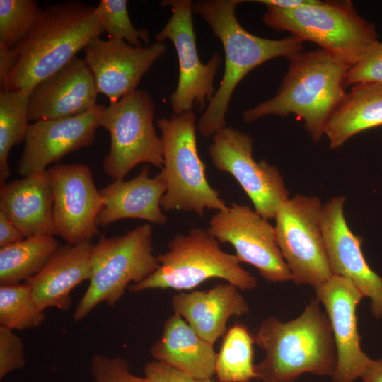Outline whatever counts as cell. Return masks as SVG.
<instances>
[{"label":"cell","instance_id":"obj_1","mask_svg":"<svg viewBox=\"0 0 382 382\" xmlns=\"http://www.w3.org/2000/svg\"><path fill=\"white\" fill-rule=\"evenodd\" d=\"M103 33L96 6L78 1L47 6L30 33L11 49L13 65L1 91L30 94Z\"/></svg>","mask_w":382,"mask_h":382},{"label":"cell","instance_id":"obj_2","mask_svg":"<svg viewBox=\"0 0 382 382\" xmlns=\"http://www.w3.org/2000/svg\"><path fill=\"white\" fill-rule=\"evenodd\" d=\"M245 1L202 0L193 2V12L208 24L224 51V71L218 89L197 124L199 133L211 137L225 127L226 115L234 90L253 69L272 59L289 60L301 52L303 41L289 35L271 40L256 36L238 22L236 7Z\"/></svg>","mask_w":382,"mask_h":382},{"label":"cell","instance_id":"obj_3","mask_svg":"<svg viewBox=\"0 0 382 382\" xmlns=\"http://www.w3.org/2000/svg\"><path fill=\"white\" fill-rule=\"evenodd\" d=\"M253 336L265 352L255 365L256 378L263 382H294L306 373L332 377L335 370L337 351L331 325L316 298L292 320L267 317Z\"/></svg>","mask_w":382,"mask_h":382},{"label":"cell","instance_id":"obj_4","mask_svg":"<svg viewBox=\"0 0 382 382\" xmlns=\"http://www.w3.org/2000/svg\"><path fill=\"white\" fill-rule=\"evenodd\" d=\"M289 62L276 95L245 110L243 119L249 123L267 115L294 114L317 142L347 94L345 79L351 66L321 49L301 52Z\"/></svg>","mask_w":382,"mask_h":382},{"label":"cell","instance_id":"obj_5","mask_svg":"<svg viewBox=\"0 0 382 382\" xmlns=\"http://www.w3.org/2000/svg\"><path fill=\"white\" fill-rule=\"evenodd\" d=\"M157 260L155 272L142 282L131 284L129 291L168 289L183 291L214 278L242 291L252 290L257 285V279L240 265L235 255L221 248L208 228H192L187 233L176 234Z\"/></svg>","mask_w":382,"mask_h":382},{"label":"cell","instance_id":"obj_6","mask_svg":"<svg viewBox=\"0 0 382 382\" xmlns=\"http://www.w3.org/2000/svg\"><path fill=\"white\" fill-rule=\"evenodd\" d=\"M266 8L262 21L267 26L311 41L351 66L378 42L374 25L357 13L350 1L316 0L296 9Z\"/></svg>","mask_w":382,"mask_h":382},{"label":"cell","instance_id":"obj_7","mask_svg":"<svg viewBox=\"0 0 382 382\" xmlns=\"http://www.w3.org/2000/svg\"><path fill=\"white\" fill-rule=\"evenodd\" d=\"M161 132L163 164L158 173L166 185L161 201L163 211L192 212L204 216L206 209L228 206L209 183L197 149L196 116L191 110L156 120Z\"/></svg>","mask_w":382,"mask_h":382},{"label":"cell","instance_id":"obj_8","mask_svg":"<svg viewBox=\"0 0 382 382\" xmlns=\"http://www.w3.org/2000/svg\"><path fill=\"white\" fill-rule=\"evenodd\" d=\"M152 236V226L146 224L123 235L100 236L92 250L89 285L73 314L76 322L101 303L115 306L131 284L155 272L158 262L154 255Z\"/></svg>","mask_w":382,"mask_h":382},{"label":"cell","instance_id":"obj_9","mask_svg":"<svg viewBox=\"0 0 382 382\" xmlns=\"http://www.w3.org/2000/svg\"><path fill=\"white\" fill-rule=\"evenodd\" d=\"M154 110L153 98L140 89L102 109L100 127L110 136L103 168L114 180L124 179L140 163L163 167V146L154 126Z\"/></svg>","mask_w":382,"mask_h":382},{"label":"cell","instance_id":"obj_10","mask_svg":"<svg viewBox=\"0 0 382 382\" xmlns=\"http://www.w3.org/2000/svg\"><path fill=\"white\" fill-rule=\"evenodd\" d=\"M323 206L316 197L297 195L284 201L274 216L277 243L292 281L313 288L332 276L321 228Z\"/></svg>","mask_w":382,"mask_h":382},{"label":"cell","instance_id":"obj_11","mask_svg":"<svg viewBox=\"0 0 382 382\" xmlns=\"http://www.w3.org/2000/svg\"><path fill=\"white\" fill-rule=\"evenodd\" d=\"M253 139L243 131L226 126L212 136L208 154L214 167L231 174L265 219H274L289 191L276 166L253 156Z\"/></svg>","mask_w":382,"mask_h":382},{"label":"cell","instance_id":"obj_12","mask_svg":"<svg viewBox=\"0 0 382 382\" xmlns=\"http://www.w3.org/2000/svg\"><path fill=\"white\" fill-rule=\"evenodd\" d=\"M161 5L170 7L172 15L155 38L156 42H172L179 65L178 84L170 96L173 112L180 115L191 111L194 105H198L201 111L216 93L214 81L221 64V55L216 52L207 63L201 62L194 30L192 1L166 0Z\"/></svg>","mask_w":382,"mask_h":382},{"label":"cell","instance_id":"obj_13","mask_svg":"<svg viewBox=\"0 0 382 382\" xmlns=\"http://www.w3.org/2000/svg\"><path fill=\"white\" fill-rule=\"evenodd\" d=\"M208 230L219 243H229L240 262L255 267L270 282L292 281V274L277 243L274 228L248 205L236 202L217 211Z\"/></svg>","mask_w":382,"mask_h":382},{"label":"cell","instance_id":"obj_14","mask_svg":"<svg viewBox=\"0 0 382 382\" xmlns=\"http://www.w3.org/2000/svg\"><path fill=\"white\" fill-rule=\"evenodd\" d=\"M57 235L76 244L99 233L96 219L103 202L92 172L84 163L58 164L48 169Z\"/></svg>","mask_w":382,"mask_h":382},{"label":"cell","instance_id":"obj_15","mask_svg":"<svg viewBox=\"0 0 382 382\" xmlns=\"http://www.w3.org/2000/svg\"><path fill=\"white\" fill-rule=\"evenodd\" d=\"M83 50L98 93L113 103L137 90L142 76L165 54L167 46L163 42H156L138 47L122 40H103L99 36Z\"/></svg>","mask_w":382,"mask_h":382},{"label":"cell","instance_id":"obj_16","mask_svg":"<svg viewBox=\"0 0 382 382\" xmlns=\"http://www.w3.org/2000/svg\"><path fill=\"white\" fill-rule=\"evenodd\" d=\"M329 318L337 351L334 382H354L366 374L371 361L362 350L357 308L364 296L349 280L332 275L314 288Z\"/></svg>","mask_w":382,"mask_h":382},{"label":"cell","instance_id":"obj_17","mask_svg":"<svg viewBox=\"0 0 382 382\" xmlns=\"http://www.w3.org/2000/svg\"><path fill=\"white\" fill-rule=\"evenodd\" d=\"M344 196H335L323 206L321 228L332 275L349 280L371 300L376 318H382V279L364 256L362 238L349 227L344 214Z\"/></svg>","mask_w":382,"mask_h":382},{"label":"cell","instance_id":"obj_18","mask_svg":"<svg viewBox=\"0 0 382 382\" xmlns=\"http://www.w3.org/2000/svg\"><path fill=\"white\" fill-rule=\"evenodd\" d=\"M103 107L98 104L76 116L31 123L18 163V173L25 177L45 171L66 154L92 145L100 127L99 116Z\"/></svg>","mask_w":382,"mask_h":382},{"label":"cell","instance_id":"obj_19","mask_svg":"<svg viewBox=\"0 0 382 382\" xmlns=\"http://www.w3.org/2000/svg\"><path fill=\"white\" fill-rule=\"evenodd\" d=\"M98 94L84 59L74 57L29 94V121L71 117L93 109Z\"/></svg>","mask_w":382,"mask_h":382},{"label":"cell","instance_id":"obj_20","mask_svg":"<svg viewBox=\"0 0 382 382\" xmlns=\"http://www.w3.org/2000/svg\"><path fill=\"white\" fill-rule=\"evenodd\" d=\"M93 247L91 241L59 245L43 269L25 282L42 310L69 309L71 291L91 278Z\"/></svg>","mask_w":382,"mask_h":382},{"label":"cell","instance_id":"obj_21","mask_svg":"<svg viewBox=\"0 0 382 382\" xmlns=\"http://www.w3.org/2000/svg\"><path fill=\"white\" fill-rule=\"evenodd\" d=\"M171 306L173 313L212 345L226 333L230 318L249 311L248 303L239 289L228 282L205 291H180L173 296Z\"/></svg>","mask_w":382,"mask_h":382},{"label":"cell","instance_id":"obj_22","mask_svg":"<svg viewBox=\"0 0 382 382\" xmlns=\"http://www.w3.org/2000/svg\"><path fill=\"white\" fill-rule=\"evenodd\" d=\"M166 190V185L159 174L149 176V166L130 180H114L99 190L103 204L96 219L97 226L103 227L127 219L166 224L168 217L161 206Z\"/></svg>","mask_w":382,"mask_h":382},{"label":"cell","instance_id":"obj_23","mask_svg":"<svg viewBox=\"0 0 382 382\" xmlns=\"http://www.w3.org/2000/svg\"><path fill=\"white\" fill-rule=\"evenodd\" d=\"M0 212L25 238L40 234L57 235L48 170L1 185Z\"/></svg>","mask_w":382,"mask_h":382},{"label":"cell","instance_id":"obj_24","mask_svg":"<svg viewBox=\"0 0 382 382\" xmlns=\"http://www.w3.org/2000/svg\"><path fill=\"white\" fill-rule=\"evenodd\" d=\"M150 353L154 360L197 378H211L215 374L217 353L214 345L175 313L166 320Z\"/></svg>","mask_w":382,"mask_h":382},{"label":"cell","instance_id":"obj_25","mask_svg":"<svg viewBox=\"0 0 382 382\" xmlns=\"http://www.w3.org/2000/svg\"><path fill=\"white\" fill-rule=\"evenodd\" d=\"M382 125V85L355 84L328 119L325 135L332 149L354 135Z\"/></svg>","mask_w":382,"mask_h":382},{"label":"cell","instance_id":"obj_26","mask_svg":"<svg viewBox=\"0 0 382 382\" xmlns=\"http://www.w3.org/2000/svg\"><path fill=\"white\" fill-rule=\"evenodd\" d=\"M59 246L53 235L40 234L0 248V284L27 282L43 269Z\"/></svg>","mask_w":382,"mask_h":382},{"label":"cell","instance_id":"obj_27","mask_svg":"<svg viewBox=\"0 0 382 382\" xmlns=\"http://www.w3.org/2000/svg\"><path fill=\"white\" fill-rule=\"evenodd\" d=\"M254 344V336L244 325L235 324L226 332L215 364L219 382H250L256 378Z\"/></svg>","mask_w":382,"mask_h":382},{"label":"cell","instance_id":"obj_28","mask_svg":"<svg viewBox=\"0 0 382 382\" xmlns=\"http://www.w3.org/2000/svg\"><path fill=\"white\" fill-rule=\"evenodd\" d=\"M29 94L24 91L0 92V184L10 176L11 149L25 141L29 127Z\"/></svg>","mask_w":382,"mask_h":382},{"label":"cell","instance_id":"obj_29","mask_svg":"<svg viewBox=\"0 0 382 382\" xmlns=\"http://www.w3.org/2000/svg\"><path fill=\"white\" fill-rule=\"evenodd\" d=\"M45 319L44 311L26 282L0 286V326L13 330L33 329Z\"/></svg>","mask_w":382,"mask_h":382},{"label":"cell","instance_id":"obj_30","mask_svg":"<svg viewBox=\"0 0 382 382\" xmlns=\"http://www.w3.org/2000/svg\"><path fill=\"white\" fill-rule=\"evenodd\" d=\"M42 11L34 0H0V45L15 47L33 29Z\"/></svg>","mask_w":382,"mask_h":382},{"label":"cell","instance_id":"obj_31","mask_svg":"<svg viewBox=\"0 0 382 382\" xmlns=\"http://www.w3.org/2000/svg\"><path fill=\"white\" fill-rule=\"evenodd\" d=\"M96 11L105 33L109 37L125 40L134 47L149 43V34L145 29L136 28L131 22L126 0H101Z\"/></svg>","mask_w":382,"mask_h":382},{"label":"cell","instance_id":"obj_32","mask_svg":"<svg viewBox=\"0 0 382 382\" xmlns=\"http://www.w3.org/2000/svg\"><path fill=\"white\" fill-rule=\"evenodd\" d=\"M91 369L94 382H146L144 377L132 374L129 363L120 357L95 354Z\"/></svg>","mask_w":382,"mask_h":382},{"label":"cell","instance_id":"obj_33","mask_svg":"<svg viewBox=\"0 0 382 382\" xmlns=\"http://www.w3.org/2000/svg\"><path fill=\"white\" fill-rule=\"evenodd\" d=\"M346 85L375 83L382 85V42L374 44L348 70Z\"/></svg>","mask_w":382,"mask_h":382},{"label":"cell","instance_id":"obj_34","mask_svg":"<svg viewBox=\"0 0 382 382\" xmlns=\"http://www.w3.org/2000/svg\"><path fill=\"white\" fill-rule=\"evenodd\" d=\"M25 364L21 338L13 330L0 326V379Z\"/></svg>","mask_w":382,"mask_h":382},{"label":"cell","instance_id":"obj_35","mask_svg":"<svg viewBox=\"0 0 382 382\" xmlns=\"http://www.w3.org/2000/svg\"><path fill=\"white\" fill-rule=\"evenodd\" d=\"M146 382H216L211 378H197L156 360L144 369Z\"/></svg>","mask_w":382,"mask_h":382},{"label":"cell","instance_id":"obj_36","mask_svg":"<svg viewBox=\"0 0 382 382\" xmlns=\"http://www.w3.org/2000/svg\"><path fill=\"white\" fill-rule=\"evenodd\" d=\"M24 238L6 216L0 212V248L21 241Z\"/></svg>","mask_w":382,"mask_h":382},{"label":"cell","instance_id":"obj_37","mask_svg":"<svg viewBox=\"0 0 382 382\" xmlns=\"http://www.w3.org/2000/svg\"><path fill=\"white\" fill-rule=\"evenodd\" d=\"M13 65L11 49L0 45V86L4 88L7 77Z\"/></svg>","mask_w":382,"mask_h":382},{"label":"cell","instance_id":"obj_38","mask_svg":"<svg viewBox=\"0 0 382 382\" xmlns=\"http://www.w3.org/2000/svg\"><path fill=\"white\" fill-rule=\"evenodd\" d=\"M316 0H259L255 2L283 9H296L313 4Z\"/></svg>","mask_w":382,"mask_h":382},{"label":"cell","instance_id":"obj_39","mask_svg":"<svg viewBox=\"0 0 382 382\" xmlns=\"http://www.w3.org/2000/svg\"><path fill=\"white\" fill-rule=\"evenodd\" d=\"M362 379L363 382H382V358L371 360Z\"/></svg>","mask_w":382,"mask_h":382}]
</instances>
